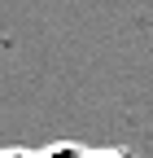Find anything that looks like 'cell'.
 Wrapping results in <instances>:
<instances>
[{
  "label": "cell",
  "instance_id": "1",
  "mask_svg": "<svg viewBox=\"0 0 153 158\" xmlns=\"http://www.w3.org/2000/svg\"><path fill=\"white\" fill-rule=\"evenodd\" d=\"M40 158H92V149L79 145V141H53V145L40 149Z\"/></svg>",
  "mask_w": 153,
  "mask_h": 158
},
{
  "label": "cell",
  "instance_id": "2",
  "mask_svg": "<svg viewBox=\"0 0 153 158\" xmlns=\"http://www.w3.org/2000/svg\"><path fill=\"white\" fill-rule=\"evenodd\" d=\"M0 158H40V149H26V145H5Z\"/></svg>",
  "mask_w": 153,
  "mask_h": 158
},
{
  "label": "cell",
  "instance_id": "3",
  "mask_svg": "<svg viewBox=\"0 0 153 158\" xmlns=\"http://www.w3.org/2000/svg\"><path fill=\"white\" fill-rule=\"evenodd\" d=\"M92 158H140V154H131L123 145H109V149H92Z\"/></svg>",
  "mask_w": 153,
  "mask_h": 158
}]
</instances>
